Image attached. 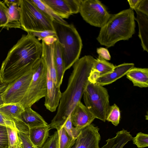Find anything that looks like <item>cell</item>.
Segmentation results:
<instances>
[{
    "instance_id": "1",
    "label": "cell",
    "mask_w": 148,
    "mask_h": 148,
    "mask_svg": "<svg viewBox=\"0 0 148 148\" xmlns=\"http://www.w3.org/2000/svg\"><path fill=\"white\" fill-rule=\"evenodd\" d=\"M95 60L91 56H85L73 65L67 87L62 93L57 113L49 125L50 130H59L75 106L81 101L89 82L88 77Z\"/></svg>"
},
{
    "instance_id": "2",
    "label": "cell",
    "mask_w": 148,
    "mask_h": 148,
    "mask_svg": "<svg viewBox=\"0 0 148 148\" xmlns=\"http://www.w3.org/2000/svg\"><path fill=\"white\" fill-rule=\"evenodd\" d=\"M41 43L30 33L23 35L9 51L3 61L0 74L8 84L30 70L41 58Z\"/></svg>"
},
{
    "instance_id": "3",
    "label": "cell",
    "mask_w": 148,
    "mask_h": 148,
    "mask_svg": "<svg viewBox=\"0 0 148 148\" xmlns=\"http://www.w3.org/2000/svg\"><path fill=\"white\" fill-rule=\"evenodd\" d=\"M135 18L130 8L112 15L101 28L97 40L101 45L109 48L120 40H128L135 33Z\"/></svg>"
},
{
    "instance_id": "4",
    "label": "cell",
    "mask_w": 148,
    "mask_h": 148,
    "mask_svg": "<svg viewBox=\"0 0 148 148\" xmlns=\"http://www.w3.org/2000/svg\"><path fill=\"white\" fill-rule=\"evenodd\" d=\"M52 24L57 40L62 47L65 72L79 59L83 45L82 41L73 24L63 23L55 19L52 21Z\"/></svg>"
},
{
    "instance_id": "5",
    "label": "cell",
    "mask_w": 148,
    "mask_h": 148,
    "mask_svg": "<svg viewBox=\"0 0 148 148\" xmlns=\"http://www.w3.org/2000/svg\"><path fill=\"white\" fill-rule=\"evenodd\" d=\"M21 28L27 33L54 31V20L40 10L30 0H20Z\"/></svg>"
},
{
    "instance_id": "6",
    "label": "cell",
    "mask_w": 148,
    "mask_h": 148,
    "mask_svg": "<svg viewBox=\"0 0 148 148\" xmlns=\"http://www.w3.org/2000/svg\"><path fill=\"white\" fill-rule=\"evenodd\" d=\"M83 95L85 106L95 118L105 122L110 106L106 88L89 82Z\"/></svg>"
},
{
    "instance_id": "7",
    "label": "cell",
    "mask_w": 148,
    "mask_h": 148,
    "mask_svg": "<svg viewBox=\"0 0 148 148\" xmlns=\"http://www.w3.org/2000/svg\"><path fill=\"white\" fill-rule=\"evenodd\" d=\"M47 74L46 67L41 57L36 64L29 88L21 103L24 108H31L35 103L45 97Z\"/></svg>"
},
{
    "instance_id": "8",
    "label": "cell",
    "mask_w": 148,
    "mask_h": 148,
    "mask_svg": "<svg viewBox=\"0 0 148 148\" xmlns=\"http://www.w3.org/2000/svg\"><path fill=\"white\" fill-rule=\"evenodd\" d=\"M37 62L30 70L8 84L6 89L1 94L3 104L20 103L21 104L29 88Z\"/></svg>"
},
{
    "instance_id": "9",
    "label": "cell",
    "mask_w": 148,
    "mask_h": 148,
    "mask_svg": "<svg viewBox=\"0 0 148 148\" xmlns=\"http://www.w3.org/2000/svg\"><path fill=\"white\" fill-rule=\"evenodd\" d=\"M79 12L86 22L101 28L112 16L103 4L98 0H81Z\"/></svg>"
},
{
    "instance_id": "10",
    "label": "cell",
    "mask_w": 148,
    "mask_h": 148,
    "mask_svg": "<svg viewBox=\"0 0 148 148\" xmlns=\"http://www.w3.org/2000/svg\"><path fill=\"white\" fill-rule=\"evenodd\" d=\"M99 129L91 124L82 129L71 148H100Z\"/></svg>"
},
{
    "instance_id": "11",
    "label": "cell",
    "mask_w": 148,
    "mask_h": 148,
    "mask_svg": "<svg viewBox=\"0 0 148 148\" xmlns=\"http://www.w3.org/2000/svg\"><path fill=\"white\" fill-rule=\"evenodd\" d=\"M70 116L73 126L79 130L90 125L95 119L89 110L81 101L75 106Z\"/></svg>"
},
{
    "instance_id": "12",
    "label": "cell",
    "mask_w": 148,
    "mask_h": 148,
    "mask_svg": "<svg viewBox=\"0 0 148 148\" xmlns=\"http://www.w3.org/2000/svg\"><path fill=\"white\" fill-rule=\"evenodd\" d=\"M47 93L45 97L44 105L48 110L51 112H54L58 107L62 93L60 87H58L55 84L47 70Z\"/></svg>"
},
{
    "instance_id": "13",
    "label": "cell",
    "mask_w": 148,
    "mask_h": 148,
    "mask_svg": "<svg viewBox=\"0 0 148 148\" xmlns=\"http://www.w3.org/2000/svg\"><path fill=\"white\" fill-rule=\"evenodd\" d=\"M134 66L133 63H124L115 66L112 71L99 77L94 83L102 86L110 84L126 75Z\"/></svg>"
},
{
    "instance_id": "14",
    "label": "cell",
    "mask_w": 148,
    "mask_h": 148,
    "mask_svg": "<svg viewBox=\"0 0 148 148\" xmlns=\"http://www.w3.org/2000/svg\"><path fill=\"white\" fill-rule=\"evenodd\" d=\"M42 40V52L41 58L43 60L47 69L56 85L60 87L58 84L54 59V44Z\"/></svg>"
},
{
    "instance_id": "15",
    "label": "cell",
    "mask_w": 148,
    "mask_h": 148,
    "mask_svg": "<svg viewBox=\"0 0 148 148\" xmlns=\"http://www.w3.org/2000/svg\"><path fill=\"white\" fill-rule=\"evenodd\" d=\"M114 67L112 64L98 56L92 67L88 77L89 82L94 83L97 78L112 71Z\"/></svg>"
},
{
    "instance_id": "16",
    "label": "cell",
    "mask_w": 148,
    "mask_h": 148,
    "mask_svg": "<svg viewBox=\"0 0 148 148\" xmlns=\"http://www.w3.org/2000/svg\"><path fill=\"white\" fill-rule=\"evenodd\" d=\"M19 121L23 122L29 128L47 126L48 123L38 113L31 108H25L19 118Z\"/></svg>"
},
{
    "instance_id": "17",
    "label": "cell",
    "mask_w": 148,
    "mask_h": 148,
    "mask_svg": "<svg viewBox=\"0 0 148 148\" xmlns=\"http://www.w3.org/2000/svg\"><path fill=\"white\" fill-rule=\"evenodd\" d=\"M127 78L133 83V86L140 88L148 86V69L134 67L126 75Z\"/></svg>"
},
{
    "instance_id": "18",
    "label": "cell",
    "mask_w": 148,
    "mask_h": 148,
    "mask_svg": "<svg viewBox=\"0 0 148 148\" xmlns=\"http://www.w3.org/2000/svg\"><path fill=\"white\" fill-rule=\"evenodd\" d=\"M136 18L139 27L138 36L141 42V45L144 51L148 52V16L137 10Z\"/></svg>"
},
{
    "instance_id": "19",
    "label": "cell",
    "mask_w": 148,
    "mask_h": 148,
    "mask_svg": "<svg viewBox=\"0 0 148 148\" xmlns=\"http://www.w3.org/2000/svg\"><path fill=\"white\" fill-rule=\"evenodd\" d=\"M50 130L49 125L47 126L29 129V137L35 147L38 148L42 147L48 138Z\"/></svg>"
},
{
    "instance_id": "20",
    "label": "cell",
    "mask_w": 148,
    "mask_h": 148,
    "mask_svg": "<svg viewBox=\"0 0 148 148\" xmlns=\"http://www.w3.org/2000/svg\"><path fill=\"white\" fill-rule=\"evenodd\" d=\"M57 15L62 19L68 18L71 15L66 0H42Z\"/></svg>"
},
{
    "instance_id": "21",
    "label": "cell",
    "mask_w": 148,
    "mask_h": 148,
    "mask_svg": "<svg viewBox=\"0 0 148 148\" xmlns=\"http://www.w3.org/2000/svg\"><path fill=\"white\" fill-rule=\"evenodd\" d=\"M116 134L114 137L106 140V144L101 148H123L133 138L130 132L123 129Z\"/></svg>"
},
{
    "instance_id": "22",
    "label": "cell",
    "mask_w": 148,
    "mask_h": 148,
    "mask_svg": "<svg viewBox=\"0 0 148 148\" xmlns=\"http://www.w3.org/2000/svg\"><path fill=\"white\" fill-rule=\"evenodd\" d=\"M54 59L57 80L60 87L65 72L62 54V47L57 40L54 44Z\"/></svg>"
},
{
    "instance_id": "23",
    "label": "cell",
    "mask_w": 148,
    "mask_h": 148,
    "mask_svg": "<svg viewBox=\"0 0 148 148\" xmlns=\"http://www.w3.org/2000/svg\"><path fill=\"white\" fill-rule=\"evenodd\" d=\"M9 18L5 28H20V5L14 4L8 7Z\"/></svg>"
},
{
    "instance_id": "24",
    "label": "cell",
    "mask_w": 148,
    "mask_h": 148,
    "mask_svg": "<svg viewBox=\"0 0 148 148\" xmlns=\"http://www.w3.org/2000/svg\"><path fill=\"white\" fill-rule=\"evenodd\" d=\"M57 131L58 135L59 148H71L76 139L70 136L63 127Z\"/></svg>"
},
{
    "instance_id": "25",
    "label": "cell",
    "mask_w": 148,
    "mask_h": 148,
    "mask_svg": "<svg viewBox=\"0 0 148 148\" xmlns=\"http://www.w3.org/2000/svg\"><path fill=\"white\" fill-rule=\"evenodd\" d=\"M30 0L37 7L53 19L63 23H68L64 19L56 14L49 7L42 1V0Z\"/></svg>"
},
{
    "instance_id": "26",
    "label": "cell",
    "mask_w": 148,
    "mask_h": 148,
    "mask_svg": "<svg viewBox=\"0 0 148 148\" xmlns=\"http://www.w3.org/2000/svg\"><path fill=\"white\" fill-rule=\"evenodd\" d=\"M120 118L121 112L118 106L116 104L110 106L106 120L116 126L119 123Z\"/></svg>"
},
{
    "instance_id": "27",
    "label": "cell",
    "mask_w": 148,
    "mask_h": 148,
    "mask_svg": "<svg viewBox=\"0 0 148 148\" xmlns=\"http://www.w3.org/2000/svg\"><path fill=\"white\" fill-rule=\"evenodd\" d=\"M18 142L21 148H36L31 141L29 133L17 130Z\"/></svg>"
},
{
    "instance_id": "28",
    "label": "cell",
    "mask_w": 148,
    "mask_h": 148,
    "mask_svg": "<svg viewBox=\"0 0 148 148\" xmlns=\"http://www.w3.org/2000/svg\"><path fill=\"white\" fill-rule=\"evenodd\" d=\"M62 127L64 128L70 136L75 139H77L81 130L73 126L71 122L70 114Z\"/></svg>"
},
{
    "instance_id": "29",
    "label": "cell",
    "mask_w": 148,
    "mask_h": 148,
    "mask_svg": "<svg viewBox=\"0 0 148 148\" xmlns=\"http://www.w3.org/2000/svg\"><path fill=\"white\" fill-rule=\"evenodd\" d=\"M134 144L136 145L138 148H143L148 146V135L140 132L136 136L133 138Z\"/></svg>"
},
{
    "instance_id": "30",
    "label": "cell",
    "mask_w": 148,
    "mask_h": 148,
    "mask_svg": "<svg viewBox=\"0 0 148 148\" xmlns=\"http://www.w3.org/2000/svg\"><path fill=\"white\" fill-rule=\"evenodd\" d=\"M9 18L8 8L4 3L0 1V27L5 28Z\"/></svg>"
},
{
    "instance_id": "31",
    "label": "cell",
    "mask_w": 148,
    "mask_h": 148,
    "mask_svg": "<svg viewBox=\"0 0 148 148\" xmlns=\"http://www.w3.org/2000/svg\"><path fill=\"white\" fill-rule=\"evenodd\" d=\"M2 93H0V106L3 104L1 97ZM0 125L5 126L13 129H17L15 122L13 120L0 113Z\"/></svg>"
},
{
    "instance_id": "32",
    "label": "cell",
    "mask_w": 148,
    "mask_h": 148,
    "mask_svg": "<svg viewBox=\"0 0 148 148\" xmlns=\"http://www.w3.org/2000/svg\"><path fill=\"white\" fill-rule=\"evenodd\" d=\"M41 148H59L57 131L55 132L53 135L48 138Z\"/></svg>"
},
{
    "instance_id": "33",
    "label": "cell",
    "mask_w": 148,
    "mask_h": 148,
    "mask_svg": "<svg viewBox=\"0 0 148 148\" xmlns=\"http://www.w3.org/2000/svg\"><path fill=\"white\" fill-rule=\"evenodd\" d=\"M9 142V148L16 145L18 143L17 129L6 127Z\"/></svg>"
},
{
    "instance_id": "34",
    "label": "cell",
    "mask_w": 148,
    "mask_h": 148,
    "mask_svg": "<svg viewBox=\"0 0 148 148\" xmlns=\"http://www.w3.org/2000/svg\"><path fill=\"white\" fill-rule=\"evenodd\" d=\"M6 127L0 125V148H9Z\"/></svg>"
},
{
    "instance_id": "35",
    "label": "cell",
    "mask_w": 148,
    "mask_h": 148,
    "mask_svg": "<svg viewBox=\"0 0 148 148\" xmlns=\"http://www.w3.org/2000/svg\"><path fill=\"white\" fill-rule=\"evenodd\" d=\"M72 14L79 12L81 0H66Z\"/></svg>"
},
{
    "instance_id": "36",
    "label": "cell",
    "mask_w": 148,
    "mask_h": 148,
    "mask_svg": "<svg viewBox=\"0 0 148 148\" xmlns=\"http://www.w3.org/2000/svg\"><path fill=\"white\" fill-rule=\"evenodd\" d=\"M30 33L35 37H37L38 40H44L48 37L56 36L54 31H45L40 32H32Z\"/></svg>"
},
{
    "instance_id": "37",
    "label": "cell",
    "mask_w": 148,
    "mask_h": 148,
    "mask_svg": "<svg viewBox=\"0 0 148 148\" xmlns=\"http://www.w3.org/2000/svg\"><path fill=\"white\" fill-rule=\"evenodd\" d=\"M97 52L99 56L107 60L111 59V56L108 50L106 48L100 47L97 49Z\"/></svg>"
},
{
    "instance_id": "38",
    "label": "cell",
    "mask_w": 148,
    "mask_h": 148,
    "mask_svg": "<svg viewBox=\"0 0 148 148\" xmlns=\"http://www.w3.org/2000/svg\"><path fill=\"white\" fill-rule=\"evenodd\" d=\"M136 10L148 16V0H141Z\"/></svg>"
},
{
    "instance_id": "39",
    "label": "cell",
    "mask_w": 148,
    "mask_h": 148,
    "mask_svg": "<svg viewBox=\"0 0 148 148\" xmlns=\"http://www.w3.org/2000/svg\"><path fill=\"white\" fill-rule=\"evenodd\" d=\"M141 0H128L129 4L132 10L136 9Z\"/></svg>"
},
{
    "instance_id": "40",
    "label": "cell",
    "mask_w": 148,
    "mask_h": 148,
    "mask_svg": "<svg viewBox=\"0 0 148 148\" xmlns=\"http://www.w3.org/2000/svg\"><path fill=\"white\" fill-rule=\"evenodd\" d=\"M4 3L8 7L11 5L16 4L20 5V0H5L4 1Z\"/></svg>"
},
{
    "instance_id": "41",
    "label": "cell",
    "mask_w": 148,
    "mask_h": 148,
    "mask_svg": "<svg viewBox=\"0 0 148 148\" xmlns=\"http://www.w3.org/2000/svg\"><path fill=\"white\" fill-rule=\"evenodd\" d=\"M8 84L5 83L3 84H0V93L4 92Z\"/></svg>"
},
{
    "instance_id": "42",
    "label": "cell",
    "mask_w": 148,
    "mask_h": 148,
    "mask_svg": "<svg viewBox=\"0 0 148 148\" xmlns=\"http://www.w3.org/2000/svg\"><path fill=\"white\" fill-rule=\"evenodd\" d=\"M4 83L3 82V80L2 79V78L1 77V75L0 74V84H3Z\"/></svg>"
},
{
    "instance_id": "43",
    "label": "cell",
    "mask_w": 148,
    "mask_h": 148,
    "mask_svg": "<svg viewBox=\"0 0 148 148\" xmlns=\"http://www.w3.org/2000/svg\"><path fill=\"white\" fill-rule=\"evenodd\" d=\"M16 148H21V147L20 145V144L19 143V142H18V144L17 145Z\"/></svg>"
},
{
    "instance_id": "44",
    "label": "cell",
    "mask_w": 148,
    "mask_h": 148,
    "mask_svg": "<svg viewBox=\"0 0 148 148\" xmlns=\"http://www.w3.org/2000/svg\"><path fill=\"white\" fill-rule=\"evenodd\" d=\"M17 145H16V146H14L13 147H12L11 148H16V147H17Z\"/></svg>"
},
{
    "instance_id": "45",
    "label": "cell",
    "mask_w": 148,
    "mask_h": 148,
    "mask_svg": "<svg viewBox=\"0 0 148 148\" xmlns=\"http://www.w3.org/2000/svg\"></svg>"
}]
</instances>
